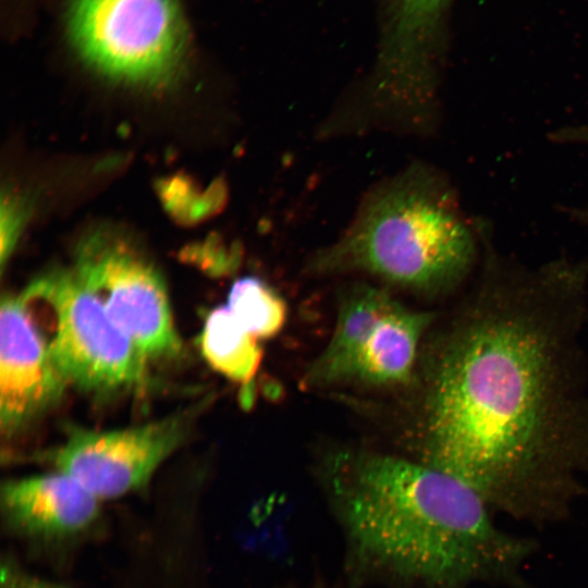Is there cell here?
Wrapping results in <instances>:
<instances>
[{"instance_id": "5b68a950", "label": "cell", "mask_w": 588, "mask_h": 588, "mask_svg": "<svg viewBox=\"0 0 588 588\" xmlns=\"http://www.w3.org/2000/svg\"><path fill=\"white\" fill-rule=\"evenodd\" d=\"M66 23L78 57L110 79L162 86L183 65L187 28L176 0H71Z\"/></svg>"}, {"instance_id": "52a82bcc", "label": "cell", "mask_w": 588, "mask_h": 588, "mask_svg": "<svg viewBox=\"0 0 588 588\" xmlns=\"http://www.w3.org/2000/svg\"><path fill=\"white\" fill-rule=\"evenodd\" d=\"M444 0H391L377 65L358 91L364 111L413 126L438 112L437 24Z\"/></svg>"}, {"instance_id": "6da1fadb", "label": "cell", "mask_w": 588, "mask_h": 588, "mask_svg": "<svg viewBox=\"0 0 588 588\" xmlns=\"http://www.w3.org/2000/svg\"><path fill=\"white\" fill-rule=\"evenodd\" d=\"M481 260L431 358L419 461L515 519H564L588 475V265Z\"/></svg>"}, {"instance_id": "ac0fdd59", "label": "cell", "mask_w": 588, "mask_h": 588, "mask_svg": "<svg viewBox=\"0 0 588 588\" xmlns=\"http://www.w3.org/2000/svg\"><path fill=\"white\" fill-rule=\"evenodd\" d=\"M277 588H330L328 586H326L324 584L322 583H315V584H311V585H308V586H296V585H285V586H280V587H277Z\"/></svg>"}, {"instance_id": "9c48e42d", "label": "cell", "mask_w": 588, "mask_h": 588, "mask_svg": "<svg viewBox=\"0 0 588 588\" xmlns=\"http://www.w3.org/2000/svg\"><path fill=\"white\" fill-rule=\"evenodd\" d=\"M68 382L20 295H5L0 307V428L16 434L61 400Z\"/></svg>"}, {"instance_id": "30bf717a", "label": "cell", "mask_w": 588, "mask_h": 588, "mask_svg": "<svg viewBox=\"0 0 588 588\" xmlns=\"http://www.w3.org/2000/svg\"><path fill=\"white\" fill-rule=\"evenodd\" d=\"M100 500L73 477L58 471L2 483L1 513L21 535L53 538L78 534L98 516Z\"/></svg>"}, {"instance_id": "5bb4252c", "label": "cell", "mask_w": 588, "mask_h": 588, "mask_svg": "<svg viewBox=\"0 0 588 588\" xmlns=\"http://www.w3.org/2000/svg\"><path fill=\"white\" fill-rule=\"evenodd\" d=\"M226 307L240 324L258 340L279 334L287 319V306L280 293L257 277H243L231 286Z\"/></svg>"}, {"instance_id": "2e32d148", "label": "cell", "mask_w": 588, "mask_h": 588, "mask_svg": "<svg viewBox=\"0 0 588 588\" xmlns=\"http://www.w3.org/2000/svg\"><path fill=\"white\" fill-rule=\"evenodd\" d=\"M1 588H61L36 578L17 568L12 563H3L1 569Z\"/></svg>"}, {"instance_id": "8992f818", "label": "cell", "mask_w": 588, "mask_h": 588, "mask_svg": "<svg viewBox=\"0 0 588 588\" xmlns=\"http://www.w3.org/2000/svg\"><path fill=\"white\" fill-rule=\"evenodd\" d=\"M73 271L148 362L182 355L164 281L127 240L103 231L89 235L77 247Z\"/></svg>"}, {"instance_id": "e0dca14e", "label": "cell", "mask_w": 588, "mask_h": 588, "mask_svg": "<svg viewBox=\"0 0 588 588\" xmlns=\"http://www.w3.org/2000/svg\"><path fill=\"white\" fill-rule=\"evenodd\" d=\"M569 143L588 145V126L571 127L567 134ZM577 219L588 225V208L576 210Z\"/></svg>"}, {"instance_id": "ba28073f", "label": "cell", "mask_w": 588, "mask_h": 588, "mask_svg": "<svg viewBox=\"0 0 588 588\" xmlns=\"http://www.w3.org/2000/svg\"><path fill=\"white\" fill-rule=\"evenodd\" d=\"M206 402L160 419L123 429L71 427L45 458L99 500L114 499L148 482L157 468L187 438Z\"/></svg>"}, {"instance_id": "7c38bea8", "label": "cell", "mask_w": 588, "mask_h": 588, "mask_svg": "<svg viewBox=\"0 0 588 588\" xmlns=\"http://www.w3.org/2000/svg\"><path fill=\"white\" fill-rule=\"evenodd\" d=\"M434 318L433 313L408 309L396 302L359 352L350 382L372 387L407 383L420 341Z\"/></svg>"}, {"instance_id": "4fadbf2b", "label": "cell", "mask_w": 588, "mask_h": 588, "mask_svg": "<svg viewBox=\"0 0 588 588\" xmlns=\"http://www.w3.org/2000/svg\"><path fill=\"white\" fill-rule=\"evenodd\" d=\"M258 341L240 324L226 305L207 315L199 336L200 352L209 366L244 388L252 385L261 364L262 350Z\"/></svg>"}, {"instance_id": "277c9868", "label": "cell", "mask_w": 588, "mask_h": 588, "mask_svg": "<svg viewBox=\"0 0 588 588\" xmlns=\"http://www.w3.org/2000/svg\"><path fill=\"white\" fill-rule=\"evenodd\" d=\"M20 296L68 384L103 397L146 385L148 359L73 269L38 277Z\"/></svg>"}, {"instance_id": "7a4b0ae2", "label": "cell", "mask_w": 588, "mask_h": 588, "mask_svg": "<svg viewBox=\"0 0 588 588\" xmlns=\"http://www.w3.org/2000/svg\"><path fill=\"white\" fill-rule=\"evenodd\" d=\"M319 479L344 546L348 588H529L520 576L535 550L497 526L468 486L420 461L341 451Z\"/></svg>"}, {"instance_id": "9a60e30c", "label": "cell", "mask_w": 588, "mask_h": 588, "mask_svg": "<svg viewBox=\"0 0 588 588\" xmlns=\"http://www.w3.org/2000/svg\"><path fill=\"white\" fill-rule=\"evenodd\" d=\"M21 208L19 204L8 197L7 201H2V225H1V260L4 262L10 255L16 241L17 228L21 221Z\"/></svg>"}, {"instance_id": "3957f363", "label": "cell", "mask_w": 588, "mask_h": 588, "mask_svg": "<svg viewBox=\"0 0 588 588\" xmlns=\"http://www.w3.org/2000/svg\"><path fill=\"white\" fill-rule=\"evenodd\" d=\"M444 176L414 162L372 188L347 230L309 259L315 274L364 272L411 291L440 296L474 271L480 234Z\"/></svg>"}, {"instance_id": "8fae6325", "label": "cell", "mask_w": 588, "mask_h": 588, "mask_svg": "<svg viewBox=\"0 0 588 588\" xmlns=\"http://www.w3.org/2000/svg\"><path fill=\"white\" fill-rule=\"evenodd\" d=\"M395 304L381 289L368 284L350 286L341 298L331 339L307 369L303 387L318 389L350 382L359 352Z\"/></svg>"}]
</instances>
